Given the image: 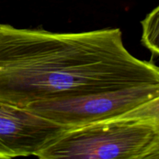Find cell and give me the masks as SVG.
<instances>
[{
    "mask_svg": "<svg viewBox=\"0 0 159 159\" xmlns=\"http://www.w3.org/2000/svg\"><path fill=\"white\" fill-rule=\"evenodd\" d=\"M143 84H159V67L132 55L118 28L81 33L0 23V101L25 108Z\"/></svg>",
    "mask_w": 159,
    "mask_h": 159,
    "instance_id": "cell-1",
    "label": "cell"
},
{
    "mask_svg": "<svg viewBox=\"0 0 159 159\" xmlns=\"http://www.w3.org/2000/svg\"><path fill=\"white\" fill-rule=\"evenodd\" d=\"M159 133L150 123L115 119L66 129L37 155L41 159H158Z\"/></svg>",
    "mask_w": 159,
    "mask_h": 159,
    "instance_id": "cell-2",
    "label": "cell"
},
{
    "mask_svg": "<svg viewBox=\"0 0 159 159\" xmlns=\"http://www.w3.org/2000/svg\"><path fill=\"white\" fill-rule=\"evenodd\" d=\"M159 95V84H143L51 99L25 108L67 129L117 119Z\"/></svg>",
    "mask_w": 159,
    "mask_h": 159,
    "instance_id": "cell-3",
    "label": "cell"
},
{
    "mask_svg": "<svg viewBox=\"0 0 159 159\" xmlns=\"http://www.w3.org/2000/svg\"><path fill=\"white\" fill-rule=\"evenodd\" d=\"M66 129L27 109L0 101V158L37 156Z\"/></svg>",
    "mask_w": 159,
    "mask_h": 159,
    "instance_id": "cell-4",
    "label": "cell"
},
{
    "mask_svg": "<svg viewBox=\"0 0 159 159\" xmlns=\"http://www.w3.org/2000/svg\"><path fill=\"white\" fill-rule=\"evenodd\" d=\"M141 43L155 55L159 56V5L141 21Z\"/></svg>",
    "mask_w": 159,
    "mask_h": 159,
    "instance_id": "cell-5",
    "label": "cell"
},
{
    "mask_svg": "<svg viewBox=\"0 0 159 159\" xmlns=\"http://www.w3.org/2000/svg\"><path fill=\"white\" fill-rule=\"evenodd\" d=\"M117 119L134 120L150 123L156 127L159 133V95Z\"/></svg>",
    "mask_w": 159,
    "mask_h": 159,
    "instance_id": "cell-6",
    "label": "cell"
}]
</instances>
